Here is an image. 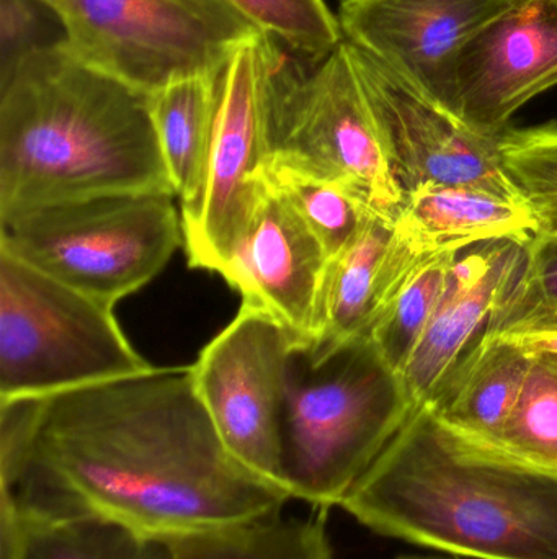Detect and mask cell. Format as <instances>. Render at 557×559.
<instances>
[{
    "instance_id": "1",
    "label": "cell",
    "mask_w": 557,
    "mask_h": 559,
    "mask_svg": "<svg viewBox=\"0 0 557 559\" xmlns=\"http://www.w3.org/2000/svg\"><path fill=\"white\" fill-rule=\"evenodd\" d=\"M0 496L25 521L92 519L159 542L271 518L291 501L228 452L192 367L39 397L0 450Z\"/></svg>"
},
{
    "instance_id": "2",
    "label": "cell",
    "mask_w": 557,
    "mask_h": 559,
    "mask_svg": "<svg viewBox=\"0 0 557 559\" xmlns=\"http://www.w3.org/2000/svg\"><path fill=\"white\" fill-rule=\"evenodd\" d=\"M340 508L382 537L471 559H557V473L417 407Z\"/></svg>"
},
{
    "instance_id": "3",
    "label": "cell",
    "mask_w": 557,
    "mask_h": 559,
    "mask_svg": "<svg viewBox=\"0 0 557 559\" xmlns=\"http://www.w3.org/2000/svg\"><path fill=\"white\" fill-rule=\"evenodd\" d=\"M130 192L175 195L149 95L82 64L62 41L0 78V218Z\"/></svg>"
},
{
    "instance_id": "4",
    "label": "cell",
    "mask_w": 557,
    "mask_h": 559,
    "mask_svg": "<svg viewBox=\"0 0 557 559\" xmlns=\"http://www.w3.org/2000/svg\"><path fill=\"white\" fill-rule=\"evenodd\" d=\"M415 409L368 338L323 358L294 348L283 416L291 499L319 511L340 508Z\"/></svg>"
},
{
    "instance_id": "5",
    "label": "cell",
    "mask_w": 557,
    "mask_h": 559,
    "mask_svg": "<svg viewBox=\"0 0 557 559\" xmlns=\"http://www.w3.org/2000/svg\"><path fill=\"white\" fill-rule=\"evenodd\" d=\"M175 195L111 193L0 218V249L114 306L157 277L182 248Z\"/></svg>"
},
{
    "instance_id": "6",
    "label": "cell",
    "mask_w": 557,
    "mask_h": 559,
    "mask_svg": "<svg viewBox=\"0 0 557 559\" xmlns=\"http://www.w3.org/2000/svg\"><path fill=\"white\" fill-rule=\"evenodd\" d=\"M113 308L0 249V400L56 396L150 370Z\"/></svg>"
},
{
    "instance_id": "7",
    "label": "cell",
    "mask_w": 557,
    "mask_h": 559,
    "mask_svg": "<svg viewBox=\"0 0 557 559\" xmlns=\"http://www.w3.org/2000/svg\"><path fill=\"white\" fill-rule=\"evenodd\" d=\"M82 64L143 94L221 74L235 51L264 35L228 0H43Z\"/></svg>"
},
{
    "instance_id": "8",
    "label": "cell",
    "mask_w": 557,
    "mask_h": 559,
    "mask_svg": "<svg viewBox=\"0 0 557 559\" xmlns=\"http://www.w3.org/2000/svg\"><path fill=\"white\" fill-rule=\"evenodd\" d=\"M278 48L267 91L268 156L332 180L366 209L395 223L401 190L349 43L310 68Z\"/></svg>"
},
{
    "instance_id": "9",
    "label": "cell",
    "mask_w": 557,
    "mask_h": 559,
    "mask_svg": "<svg viewBox=\"0 0 557 559\" xmlns=\"http://www.w3.org/2000/svg\"><path fill=\"white\" fill-rule=\"evenodd\" d=\"M278 48L270 36H257L222 71L202 193L193 209L180 213L192 267L221 275L257 212L268 157V81Z\"/></svg>"
},
{
    "instance_id": "10",
    "label": "cell",
    "mask_w": 557,
    "mask_h": 559,
    "mask_svg": "<svg viewBox=\"0 0 557 559\" xmlns=\"http://www.w3.org/2000/svg\"><path fill=\"white\" fill-rule=\"evenodd\" d=\"M296 347L280 322L242 306L192 365L196 393L228 452L288 496L283 416Z\"/></svg>"
},
{
    "instance_id": "11",
    "label": "cell",
    "mask_w": 557,
    "mask_h": 559,
    "mask_svg": "<svg viewBox=\"0 0 557 559\" xmlns=\"http://www.w3.org/2000/svg\"><path fill=\"white\" fill-rule=\"evenodd\" d=\"M349 48L402 199L437 183L522 202L500 167L497 141L502 133H477L368 52L352 43Z\"/></svg>"
},
{
    "instance_id": "12",
    "label": "cell",
    "mask_w": 557,
    "mask_h": 559,
    "mask_svg": "<svg viewBox=\"0 0 557 559\" xmlns=\"http://www.w3.org/2000/svg\"><path fill=\"white\" fill-rule=\"evenodd\" d=\"M557 85V2L523 0L487 23L461 49L448 110L486 136Z\"/></svg>"
},
{
    "instance_id": "13",
    "label": "cell",
    "mask_w": 557,
    "mask_h": 559,
    "mask_svg": "<svg viewBox=\"0 0 557 559\" xmlns=\"http://www.w3.org/2000/svg\"><path fill=\"white\" fill-rule=\"evenodd\" d=\"M523 0H342L343 38L447 108L461 49Z\"/></svg>"
},
{
    "instance_id": "14",
    "label": "cell",
    "mask_w": 557,
    "mask_h": 559,
    "mask_svg": "<svg viewBox=\"0 0 557 559\" xmlns=\"http://www.w3.org/2000/svg\"><path fill=\"white\" fill-rule=\"evenodd\" d=\"M327 262L323 242L264 182L251 228L221 277L241 293L242 306L270 316L307 347Z\"/></svg>"
},
{
    "instance_id": "15",
    "label": "cell",
    "mask_w": 557,
    "mask_h": 559,
    "mask_svg": "<svg viewBox=\"0 0 557 559\" xmlns=\"http://www.w3.org/2000/svg\"><path fill=\"white\" fill-rule=\"evenodd\" d=\"M532 238L481 242L458 258L447 292L401 377L415 407L434 400L451 371L489 331L522 277Z\"/></svg>"
},
{
    "instance_id": "16",
    "label": "cell",
    "mask_w": 557,
    "mask_h": 559,
    "mask_svg": "<svg viewBox=\"0 0 557 559\" xmlns=\"http://www.w3.org/2000/svg\"><path fill=\"white\" fill-rule=\"evenodd\" d=\"M424 258L402 241L395 223L370 216L355 239L327 262L313 342L301 348L313 358H323L365 338L379 312Z\"/></svg>"
},
{
    "instance_id": "17",
    "label": "cell",
    "mask_w": 557,
    "mask_h": 559,
    "mask_svg": "<svg viewBox=\"0 0 557 559\" xmlns=\"http://www.w3.org/2000/svg\"><path fill=\"white\" fill-rule=\"evenodd\" d=\"M395 228L421 255L460 252L496 239H529L536 233L532 213L519 200L437 183L404 195Z\"/></svg>"
},
{
    "instance_id": "18",
    "label": "cell",
    "mask_w": 557,
    "mask_h": 559,
    "mask_svg": "<svg viewBox=\"0 0 557 559\" xmlns=\"http://www.w3.org/2000/svg\"><path fill=\"white\" fill-rule=\"evenodd\" d=\"M532 360L519 345L486 334L424 407L450 432L491 445L519 400Z\"/></svg>"
},
{
    "instance_id": "19",
    "label": "cell",
    "mask_w": 557,
    "mask_h": 559,
    "mask_svg": "<svg viewBox=\"0 0 557 559\" xmlns=\"http://www.w3.org/2000/svg\"><path fill=\"white\" fill-rule=\"evenodd\" d=\"M221 74L185 79L149 95L150 117L180 213L193 209L202 193Z\"/></svg>"
},
{
    "instance_id": "20",
    "label": "cell",
    "mask_w": 557,
    "mask_h": 559,
    "mask_svg": "<svg viewBox=\"0 0 557 559\" xmlns=\"http://www.w3.org/2000/svg\"><path fill=\"white\" fill-rule=\"evenodd\" d=\"M326 512L311 519L271 515L177 535L162 544L169 559H334Z\"/></svg>"
},
{
    "instance_id": "21",
    "label": "cell",
    "mask_w": 557,
    "mask_h": 559,
    "mask_svg": "<svg viewBox=\"0 0 557 559\" xmlns=\"http://www.w3.org/2000/svg\"><path fill=\"white\" fill-rule=\"evenodd\" d=\"M461 252V251H460ZM460 252L425 255L391 301L383 308L365 338L379 357L402 377L428 322L434 318Z\"/></svg>"
},
{
    "instance_id": "22",
    "label": "cell",
    "mask_w": 557,
    "mask_h": 559,
    "mask_svg": "<svg viewBox=\"0 0 557 559\" xmlns=\"http://www.w3.org/2000/svg\"><path fill=\"white\" fill-rule=\"evenodd\" d=\"M262 180L290 203L323 242L329 259L343 251L370 216L376 215L339 183L281 157H267Z\"/></svg>"
},
{
    "instance_id": "23",
    "label": "cell",
    "mask_w": 557,
    "mask_h": 559,
    "mask_svg": "<svg viewBox=\"0 0 557 559\" xmlns=\"http://www.w3.org/2000/svg\"><path fill=\"white\" fill-rule=\"evenodd\" d=\"M486 447L526 465L557 473V355H533L506 426Z\"/></svg>"
},
{
    "instance_id": "24",
    "label": "cell",
    "mask_w": 557,
    "mask_h": 559,
    "mask_svg": "<svg viewBox=\"0 0 557 559\" xmlns=\"http://www.w3.org/2000/svg\"><path fill=\"white\" fill-rule=\"evenodd\" d=\"M497 147L504 174L535 219V236L557 238V121L507 128Z\"/></svg>"
},
{
    "instance_id": "25",
    "label": "cell",
    "mask_w": 557,
    "mask_h": 559,
    "mask_svg": "<svg viewBox=\"0 0 557 559\" xmlns=\"http://www.w3.org/2000/svg\"><path fill=\"white\" fill-rule=\"evenodd\" d=\"M20 515V514H19ZM23 559H169L166 545L120 525L78 521H25Z\"/></svg>"
},
{
    "instance_id": "26",
    "label": "cell",
    "mask_w": 557,
    "mask_h": 559,
    "mask_svg": "<svg viewBox=\"0 0 557 559\" xmlns=\"http://www.w3.org/2000/svg\"><path fill=\"white\" fill-rule=\"evenodd\" d=\"M264 35L298 58L316 62L343 41L339 19L326 0H228Z\"/></svg>"
},
{
    "instance_id": "27",
    "label": "cell",
    "mask_w": 557,
    "mask_h": 559,
    "mask_svg": "<svg viewBox=\"0 0 557 559\" xmlns=\"http://www.w3.org/2000/svg\"><path fill=\"white\" fill-rule=\"evenodd\" d=\"M58 20L43 0H0V78L9 74L22 59L48 46V23Z\"/></svg>"
},
{
    "instance_id": "28",
    "label": "cell",
    "mask_w": 557,
    "mask_h": 559,
    "mask_svg": "<svg viewBox=\"0 0 557 559\" xmlns=\"http://www.w3.org/2000/svg\"><path fill=\"white\" fill-rule=\"evenodd\" d=\"M486 334L512 342L532 355H557V306H502Z\"/></svg>"
},
{
    "instance_id": "29",
    "label": "cell",
    "mask_w": 557,
    "mask_h": 559,
    "mask_svg": "<svg viewBox=\"0 0 557 559\" xmlns=\"http://www.w3.org/2000/svg\"><path fill=\"white\" fill-rule=\"evenodd\" d=\"M535 305L557 306V238L530 239L522 277L504 306Z\"/></svg>"
},
{
    "instance_id": "30",
    "label": "cell",
    "mask_w": 557,
    "mask_h": 559,
    "mask_svg": "<svg viewBox=\"0 0 557 559\" xmlns=\"http://www.w3.org/2000/svg\"><path fill=\"white\" fill-rule=\"evenodd\" d=\"M396 559H447V558H438V557H412V555H408V557H399Z\"/></svg>"
},
{
    "instance_id": "31",
    "label": "cell",
    "mask_w": 557,
    "mask_h": 559,
    "mask_svg": "<svg viewBox=\"0 0 557 559\" xmlns=\"http://www.w3.org/2000/svg\"><path fill=\"white\" fill-rule=\"evenodd\" d=\"M555 2H557V0H555Z\"/></svg>"
}]
</instances>
